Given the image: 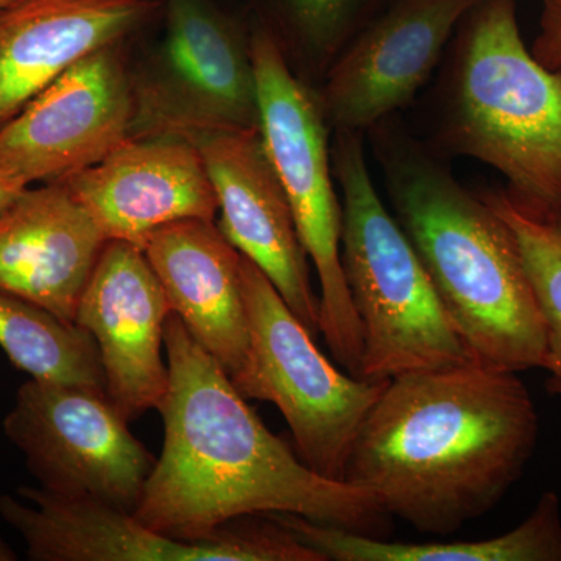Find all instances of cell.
Here are the masks:
<instances>
[{"instance_id": "obj_24", "label": "cell", "mask_w": 561, "mask_h": 561, "mask_svg": "<svg viewBox=\"0 0 561 561\" xmlns=\"http://www.w3.org/2000/svg\"><path fill=\"white\" fill-rule=\"evenodd\" d=\"M27 187V184L18 179V176L11 175V173L5 171H0V213L9 208L11 203L16 201Z\"/></svg>"}, {"instance_id": "obj_16", "label": "cell", "mask_w": 561, "mask_h": 561, "mask_svg": "<svg viewBox=\"0 0 561 561\" xmlns=\"http://www.w3.org/2000/svg\"><path fill=\"white\" fill-rule=\"evenodd\" d=\"M161 9L160 0H16L0 10V128L73 62L121 44Z\"/></svg>"}, {"instance_id": "obj_14", "label": "cell", "mask_w": 561, "mask_h": 561, "mask_svg": "<svg viewBox=\"0 0 561 561\" xmlns=\"http://www.w3.org/2000/svg\"><path fill=\"white\" fill-rule=\"evenodd\" d=\"M479 0H400L328 70L317 99L337 131L362 133L411 101Z\"/></svg>"}, {"instance_id": "obj_7", "label": "cell", "mask_w": 561, "mask_h": 561, "mask_svg": "<svg viewBox=\"0 0 561 561\" xmlns=\"http://www.w3.org/2000/svg\"><path fill=\"white\" fill-rule=\"evenodd\" d=\"M250 356L236 389L273 402L289 424L301 460L317 474L345 482L351 449L387 381L343 375L249 257L241 256Z\"/></svg>"}, {"instance_id": "obj_8", "label": "cell", "mask_w": 561, "mask_h": 561, "mask_svg": "<svg viewBox=\"0 0 561 561\" xmlns=\"http://www.w3.org/2000/svg\"><path fill=\"white\" fill-rule=\"evenodd\" d=\"M128 423L105 391L32 378L3 432L41 490L135 513L158 459Z\"/></svg>"}, {"instance_id": "obj_10", "label": "cell", "mask_w": 561, "mask_h": 561, "mask_svg": "<svg viewBox=\"0 0 561 561\" xmlns=\"http://www.w3.org/2000/svg\"><path fill=\"white\" fill-rule=\"evenodd\" d=\"M165 22L158 72L133 84L131 138L261 128L250 41L208 0H165Z\"/></svg>"}, {"instance_id": "obj_9", "label": "cell", "mask_w": 561, "mask_h": 561, "mask_svg": "<svg viewBox=\"0 0 561 561\" xmlns=\"http://www.w3.org/2000/svg\"><path fill=\"white\" fill-rule=\"evenodd\" d=\"M0 516L33 561H323L265 513L232 519L209 540L181 541L135 513L20 486L16 496H0Z\"/></svg>"}, {"instance_id": "obj_18", "label": "cell", "mask_w": 561, "mask_h": 561, "mask_svg": "<svg viewBox=\"0 0 561 561\" xmlns=\"http://www.w3.org/2000/svg\"><path fill=\"white\" fill-rule=\"evenodd\" d=\"M144 253L173 313L234 383L250 356L239 250L209 220H180L151 232Z\"/></svg>"}, {"instance_id": "obj_5", "label": "cell", "mask_w": 561, "mask_h": 561, "mask_svg": "<svg viewBox=\"0 0 561 561\" xmlns=\"http://www.w3.org/2000/svg\"><path fill=\"white\" fill-rule=\"evenodd\" d=\"M331 160L342 191L343 273L362 328L357 378L387 381L471 362L430 273L373 184L360 133L337 131Z\"/></svg>"}, {"instance_id": "obj_13", "label": "cell", "mask_w": 561, "mask_h": 561, "mask_svg": "<svg viewBox=\"0 0 561 561\" xmlns=\"http://www.w3.org/2000/svg\"><path fill=\"white\" fill-rule=\"evenodd\" d=\"M168 295L144 250L108 241L77 306L73 323L98 343L106 394L127 421L160 408L168 394L162 360Z\"/></svg>"}, {"instance_id": "obj_26", "label": "cell", "mask_w": 561, "mask_h": 561, "mask_svg": "<svg viewBox=\"0 0 561 561\" xmlns=\"http://www.w3.org/2000/svg\"><path fill=\"white\" fill-rule=\"evenodd\" d=\"M14 2H16V0H0V10L7 9V7Z\"/></svg>"}, {"instance_id": "obj_22", "label": "cell", "mask_w": 561, "mask_h": 561, "mask_svg": "<svg viewBox=\"0 0 561 561\" xmlns=\"http://www.w3.org/2000/svg\"><path fill=\"white\" fill-rule=\"evenodd\" d=\"M362 0H286L291 22L313 57L337 60L348 46Z\"/></svg>"}, {"instance_id": "obj_21", "label": "cell", "mask_w": 561, "mask_h": 561, "mask_svg": "<svg viewBox=\"0 0 561 561\" xmlns=\"http://www.w3.org/2000/svg\"><path fill=\"white\" fill-rule=\"evenodd\" d=\"M482 198L512 231L529 273L548 331V390L561 394V216L530 213L507 192H482Z\"/></svg>"}, {"instance_id": "obj_23", "label": "cell", "mask_w": 561, "mask_h": 561, "mask_svg": "<svg viewBox=\"0 0 561 561\" xmlns=\"http://www.w3.org/2000/svg\"><path fill=\"white\" fill-rule=\"evenodd\" d=\"M540 25L531 54L549 69L561 72V0H545Z\"/></svg>"}, {"instance_id": "obj_2", "label": "cell", "mask_w": 561, "mask_h": 561, "mask_svg": "<svg viewBox=\"0 0 561 561\" xmlns=\"http://www.w3.org/2000/svg\"><path fill=\"white\" fill-rule=\"evenodd\" d=\"M540 434L516 373L468 362L389 379L351 449L345 482L421 534L481 518L522 478Z\"/></svg>"}, {"instance_id": "obj_3", "label": "cell", "mask_w": 561, "mask_h": 561, "mask_svg": "<svg viewBox=\"0 0 561 561\" xmlns=\"http://www.w3.org/2000/svg\"><path fill=\"white\" fill-rule=\"evenodd\" d=\"M382 164L398 224L471 362L512 373L545 368V317L504 220L411 144L383 139Z\"/></svg>"}, {"instance_id": "obj_20", "label": "cell", "mask_w": 561, "mask_h": 561, "mask_svg": "<svg viewBox=\"0 0 561 561\" xmlns=\"http://www.w3.org/2000/svg\"><path fill=\"white\" fill-rule=\"evenodd\" d=\"M0 348L32 378L106 393L101 354L90 332L3 290Z\"/></svg>"}, {"instance_id": "obj_6", "label": "cell", "mask_w": 561, "mask_h": 561, "mask_svg": "<svg viewBox=\"0 0 561 561\" xmlns=\"http://www.w3.org/2000/svg\"><path fill=\"white\" fill-rule=\"evenodd\" d=\"M260 127L297 227L320 280V332L332 356L359 375L362 328L342 265V203L334 190L327 125L319 102L291 72L267 31L250 39Z\"/></svg>"}, {"instance_id": "obj_11", "label": "cell", "mask_w": 561, "mask_h": 561, "mask_svg": "<svg viewBox=\"0 0 561 561\" xmlns=\"http://www.w3.org/2000/svg\"><path fill=\"white\" fill-rule=\"evenodd\" d=\"M135 88L119 44L73 62L0 128V171L62 183L131 138Z\"/></svg>"}, {"instance_id": "obj_25", "label": "cell", "mask_w": 561, "mask_h": 561, "mask_svg": "<svg viewBox=\"0 0 561 561\" xmlns=\"http://www.w3.org/2000/svg\"><path fill=\"white\" fill-rule=\"evenodd\" d=\"M11 560H16V553L13 552L10 546L5 545V541L0 540V561Z\"/></svg>"}, {"instance_id": "obj_17", "label": "cell", "mask_w": 561, "mask_h": 561, "mask_svg": "<svg viewBox=\"0 0 561 561\" xmlns=\"http://www.w3.org/2000/svg\"><path fill=\"white\" fill-rule=\"evenodd\" d=\"M106 242L65 183L28 186L0 213V290L73 323Z\"/></svg>"}, {"instance_id": "obj_15", "label": "cell", "mask_w": 561, "mask_h": 561, "mask_svg": "<svg viewBox=\"0 0 561 561\" xmlns=\"http://www.w3.org/2000/svg\"><path fill=\"white\" fill-rule=\"evenodd\" d=\"M108 241L144 250L151 232L180 220L216 219V191L197 146L179 136L122 142L62 181Z\"/></svg>"}, {"instance_id": "obj_4", "label": "cell", "mask_w": 561, "mask_h": 561, "mask_svg": "<svg viewBox=\"0 0 561 561\" xmlns=\"http://www.w3.org/2000/svg\"><path fill=\"white\" fill-rule=\"evenodd\" d=\"M443 136L502 173L519 206L561 216V72L527 50L515 0H479L467 14Z\"/></svg>"}, {"instance_id": "obj_19", "label": "cell", "mask_w": 561, "mask_h": 561, "mask_svg": "<svg viewBox=\"0 0 561 561\" xmlns=\"http://www.w3.org/2000/svg\"><path fill=\"white\" fill-rule=\"evenodd\" d=\"M324 561H561L560 501L546 491L516 529L482 541L391 542L313 523L294 513H267Z\"/></svg>"}, {"instance_id": "obj_12", "label": "cell", "mask_w": 561, "mask_h": 561, "mask_svg": "<svg viewBox=\"0 0 561 561\" xmlns=\"http://www.w3.org/2000/svg\"><path fill=\"white\" fill-rule=\"evenodd\" d=\"M201 151L219 202L217 227L272 280L291 312L317 339L320 297L313 294L286 192L261 128L208 133L191 140Z\"/></svg>"}, {"instance_id": "obj_1", "label": "cell", "mask_w": 561, "mask_h": 561, "mask_svg": "<svg viewBox=\"0 0 561 561\" xmlns=\"http://www.w3.org/2000/svg\"><path fill=\"white\" fill-rule=\"evenodd\" d=\"M164 445L136 518L181 541L216 537L232 519L294 513L386 540L390 516L367 491L312 471L273 435L176 313L165 320Z\"/></svg>"}]
</instances>
